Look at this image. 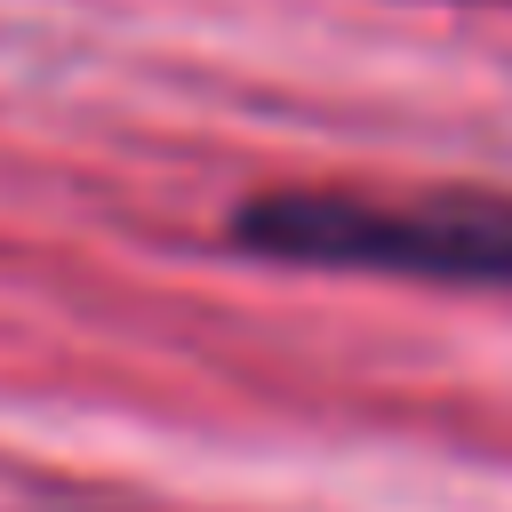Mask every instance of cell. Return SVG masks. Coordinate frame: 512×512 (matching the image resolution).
Returning a JSON list of instances; mask_svg holds the SVG:
<instances>
[{
	"mask_svg": "<svg viewBox=\"0 0 512 512\" xmlns=\"http://www.w3.org/2000/svg\"><path fill=\"white\" fill-rule=\"evenodd\" d=\"M232 240L280 264L408 272L440 288L512 296V200H384V192H264L232 216Z\"/></svg>",
	"mask_w": 512,
	"mask_h": 512,
	"instance_id": "obj_1",
	"label": "cell"
}]
</instances>
